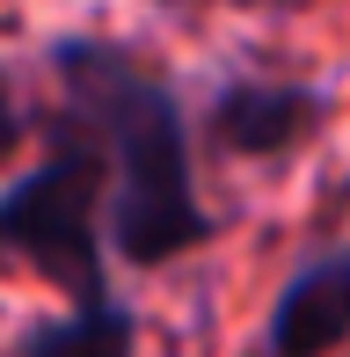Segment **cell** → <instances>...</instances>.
<instances>
[{"label": "cell", "mask_w": 350, "mask_h": 357, "mask_svg": "<svg viewBox=\"0 0 350 357\" xmlns=\"http://www.w3.org/2000/svg\"><path fill=\"white\" fill-rule=\"evenodd\" d=\"M52 73L66 95V117L88 124V139L109 160V248L132 270H161L175 255H197L219 241V219L197 197L183 95L139 52L109 37H52Z\"/></svg>", "instance_id": "obj_1"}, {"label": "cell", "mask_w": 350, "mask_h": 357, "mask_svg": "<svg viewBox=\"0 0 350 357\" xmlns=\"http://www.w3.org/2000/svg\"><path fill=\"white\" fill-rule=\"evenodd\" d=\"M0 270H29L73 306L117 299L109 284V160L81 117L59 109L44 160L0 183Z\"/></svg>", "instance_id": "obj_2"}, {"label": "cell", "mask_w": 350, "mask_h": 357, "mask_svg": "<svg viewBox=\"0 0 350 357\" xmlns=\"http://www.w3.org/2000/svg\"><path fill=\"white\" fill-rule=\"evenodd\" d=\"M328 124V88L307 80H219L204 102V139L227 160H277L299 153L314 132Z\"/></svg>", "instance_id": "obj_3"}, {"label": "cell", "mask_w": 350, "mask_h": 357, "mask_svg": "<svg viewBox=\"0 0 350 357\" xmlns=\"http://www.w3.org/2000/svg\"><path fill=\"white\" fill-rule=\"evenodd\" d=\"M343 343H350V241L292 263V278L277 284L263 321L270 357H336Z\"/></svg>", "instance_id": "obj_4"}, {"label": "cell", "mask_w": 350, "mask_h": 357, "mask_svg": "<svg viewBox=\"0 0 350 357\" xmlns=\"http://www.w3.org/2000/svg\"><path fill=\"white\" fill-rule=\"evenodd\" d=\"M15 357H139V314H132V299L66 306L59 321H37L15 343Z\"/></svg>", "instance_id": "obj_5"}, {"label": "cell", "mask_w": 350, "mask_h": 357, "mask_svg": "<svg viewBox=\"0 0 350 357\" xmlns=\"http://www.w3.org/2000/svg\"><path fill=\"white\" fill-rule=\"evenodd\" d=\"M22 139H29V117H22V95H15L8 66H0V168L22 153Z\"/></svg>", "instance_id": "obj_6"}]
</instances>
